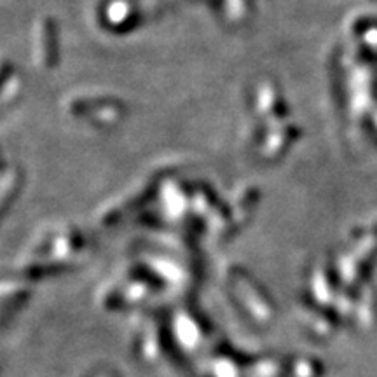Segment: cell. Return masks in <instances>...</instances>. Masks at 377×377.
<instances>
[{
  "label": "cell",
  "mask_w": 377,
  "mask_h": 377,
  "mask_svg": "<svg viewBox=\"0 0 377 377\" xmlns=\"http://www.w3.org/2000/svg\"><path fill=\"white\" fill-rule=\"evenodd\" d=\"M4 70H6V68H4V65L0 63V79H2V74H4Z\"/></svg>",
  "instance_id": "cell-1"
}]
</instances>
